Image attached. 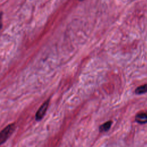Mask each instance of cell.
<instances>
[{
	"instance_id": "cell-3",
	"label": "cell",
	"mask_w": 147,
	"mask_h": 147,
	"mask_svg": "<svg viewBox=\"0 0 147 147\" xmlns=\"http://www.w3.org/2000/svg\"><path fill=\"white\" fill-rule=\"evenodd\" d=\"M135 120L137 122L140 124L147 123V114L145 113H138L136 115Z\"/></svg>"
},
{
	"instance_id": "cell-5",
	"label": "cell",
	"mask_w": 147,
	"mask_h": 147,
	"mask_svg": "<svg viewBox=\"0 0 147 147\" xmlns=\"http://www.w3.org/2000/svg\"><path fill=\"white\" fill-rule=\"evenodd\" d=\"M146 92H147V84L138 87L135 90V93L137 94H142Z\"/></svg>"
},
{
	"instance_id": "cell-4",
	"label": "cell",
	"mask_w": 147,
	"mask_h": 147,
	"mask_svg": "<svg viewBox=\"0 0 147 147\" xmlns=\"http://www.w3.org/2000/svg\"><path fill=\"white\" fill-rule=\"evenodd\" d=\"M111 125H112V121H107L106 122L104 123L103 124H102L100 126L99 130H100V131H107L110 129Z\"/></svg>"
},
{
	"instance_id": "cell-6",
	"label": "cell",
	"mask_w": 147,
	"mask_h": 147,
	"mask_svg": "<svg viewBox=\"0 0 147 147\" xmlns=\"http://www.w3.org/2000/svg\"><path fill=\"white\" fill-rule=\"evenodd\" d=\"M2 26V14L0 13V30L1 29Z\"/></svg>"
},
{
	"instance_id": "cell-2",
	"label": "cell",
	"mask_w": 147,
	"mask_h": 147,
	"mask_svg": "<svg viewBox=\"0 0 147 147\" xmlns=\"http://www.w3.org/2000/svg\"><path fill=\"white\" fill-rule=\"evenodd\" d=\"M49 99L44 102L42 103V105L40 107V108L38 109V110H37L36 114L35 117H36V121H39L42 119L48 109V107L49 106Z\"/></svg>"
},
{
	"instance_id": "cell-7",
	"label": "cell",
	"mask_w": 147,
	"mask_h": 147,
	"mask_svg": "<svg viewBox=\"0 0 147 147\" xmlns=\"http://www.w3.org/2000/svg\"><path fill=\"white\" fill-rule=\"evenodd\" d=\"M80 1H83V0H79Z\"/></svg>"
},
{
	"instance_id": "cell-1",
	"label": "cell",
	"mask_w": 147,
	"mask_h": 147,
	"mask_svg": "<svg viewBox=\"0 0 147 147\" xmlns=\"http://www.w3.org/2000/svg\"><path fill=\"white\" fill-rule=\"evenodd\" d=\"M15 127L14 123H11L0 131V145L9 138L15 130Z\"/></svg>"
}]
</instances>
